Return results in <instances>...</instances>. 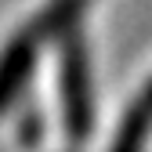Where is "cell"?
<instances>
[{
    "label": "cell",
    "instance_id": "1",
    "mask_svg": "<svg viewBox=\"0 0 152 152\" xmlns=\"http://www.w3.org/2000/svg\"><path fill=\"white\" fill-rule=\"evenodd\" d=\"M62 40V65H58V87H62V120L72 145L87 141L94 127V83H91V58L83 36L69 29Z\"/></svg>",
    "mask_w": 152,
    "mask_h": 152
},
{
    "label": "cell",
    "instance_id": "2",
    "mask_svg": "<svg viewBox=\"0 0 152 152\" xmlns=\"http://www.w3.org/2000/svg\"><path fill=\"white\" fill-rule=\"evenodd\" d=\"M36 44H40V40L26 29V33L11 36L7 47L0 51V112L22 94L29 72H33V65H36Z\"/></svg>",
    "mask_w": 152,
    "mask_h": 152
},
{
    "label": "cell",
    "instance_id": "3",
    "mask_svg": "<svg viewBox=\"0 0 152 152\" xmlns=\"http://www.w3.org/2000/svg\"><path fill=\"white\" fill-rule=\"evenodd\" d=\"M87 0H47V7L33 18L29 33L36 40H47V36H62L69 29H76V18L83 15Z\"/></svg>",
    "mask_w": 152,
    "mask_h": 152
},
{
    "label": "cell",
    "instance_id": "4",
    "mask_svg": "<svg viewBox=\"0 0 152 152\" xmlns=\"http://www.w3.org/2000/svg\"><path fill=\"white\" fill-rule=\"evenodd\" d=\"M148 127H152V112L138 102L130 105V112L120 123V134L112 141V152H145V138H148Z\"/></svg>",
    "mask_w": 152,
    "mask_h": 152
},
{
    "label": "cell",
    "instance_id": "5",
    "mask_svg": "<svg viewBox=\"0 0 152 152\" xmlns=\"http://www.w3.org/2000/svg\"><path fill=\"white\" fill-rule=\"evenodd\" d=\"M141 105H145V109H148V112H152V83H148V87H145V98H141Z\"/></svg>",
    "mask_w": 152,
    "mask_h": 152
}]
</instances>
